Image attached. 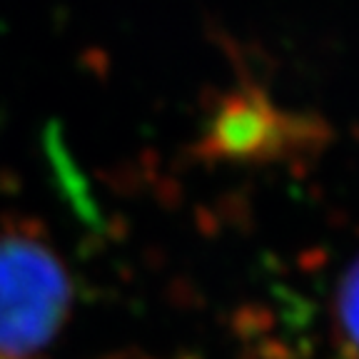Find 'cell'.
Listing matches in <instances>:
<instances>
[{
  "label": "cell",
  "mask_w": 359,
  "mask_h": 359,
  "mask_svg": "<svg viewBox=\"0 0 359 359\" xmlns=\"http://www.w3.org/2000/svg\"><path fill=\"white\" fill-rule=\"evenodd\" d=\"M70 299V275L40 224L0 210V354L20 359L48 342Z\"/></svg>",
  "instance_id": "obj_1"
},
{
  "label": "cell",
  "mask_w": 359,
  "mask_h": 359,
  "mask_svg": "<svg viewBox=\"0 0 359 359\" xmlns=\"http://www.w3.org/2000/svg\"><path fill=\"white\" fill-rule=\"evenodd\" d=\"M280 130V112L259 97H232L219 107L210 133V145L230 157L255 155Z\"/></svg>",
  "instance_id": "obj_2"
},
{
  "label": "cell",
  "mask_w": 359,
  "mask_h": 359,
  "mask_svg": "<svg viewBox=\"0 0 359 359\" xmlns=\"http://www.w3.org/2000/svg\"><path fill=\"white\" fill-rule=\"evenodd\" d=\"M337 304H339L342 327L347 330L349 339L359 347V257L344 272L339 294H337Z\"/></svg>",
  "instance_id": "obj_3"
},
{
  "label": "cell",
  "mask_w": 359,
  "mask_h": 359,
  "mask_svg": "<svg viewBox=\"0 0 359 359\" xmlns=\"http://www.w3.org/2000/svg\"><path fill=\"white\" fill-rule=\"evenodd\" d=\"M0 359H18V357H6V354H0Z\"/></svg>",
  "instance_id": "obj_4"
}]
</instances>
